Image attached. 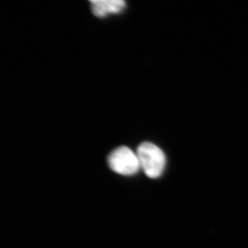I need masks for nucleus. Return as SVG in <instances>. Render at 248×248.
Masks as SVG:
<instances>
[{
    "instance_id": "f257e3e1",
    "label": "nucleus",
    "mask_w": 248,
    "mask_h": 248,
    "mask_svg": "<svg viewBox=\"0 0 248 248\" xmlns=\"http://www.w3.org/2000/svg\"><path fill=\"white\" fill-rule=\"evenodd\" d=\"M136 153L140 168L147 177L151 179L161 177L166 164V155L161 148L151 142H143Z\"/></svg>"
},
{
    "instance_id": "f03ea898",
    "label": "nucleus",
    "mask_w": 248,
    "mask_h": 248,
    "mask_svg": "<svg viewBox=\"0 0 248 248\" xmlns=\"http://www.w3.org/2000/svg\"><path fill=\"white\" fill-rule=\"evenodd\" d=\"M108 163L112 171L124 176L134 175L141 169L137 153L127 146L118 147L111 152Z\"/></svg>"
},
{
    "instance_id": "7ed1b4c3",
    "label": "nucleus",
    "mask_w": 248,
    "mask_h": 248,
    "mask_svg": "<svg viewBox=\"0 0 248 248\" xmlns=\"http://www.w3.org/2000/svg\"><path fill=\"white\" fill-rule=\"evenodd\" d=\"M91 11L99 18L120 14L126 8L125 0H89Z\"/></svg>"
}]
</instances>
